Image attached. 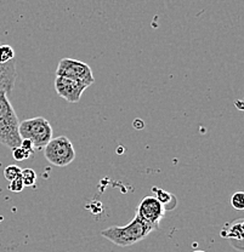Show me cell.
I'll return each instance as SVG.
<instances>
[{
  "label": "cell",
  "mask_w": 244,
  "mask_h": 252,
  "mask_svg": "<svg viewBox=\"0 0 244 252\" xmlns=\"http://www.w3.org/2000/svg\"><path fill=\"white\" fill-rule=\"evenodd\" d=\"M152 230L153 228L136 215L127 225H123V227L112 225L107 229L101 230V235L113 243L114 245L127 248L143 240Z\"/></svg>",
  "instance_id": "6da1fadb"
},
{
  "label": "cell",
  "mask_w": 244,
  "mask_h": 252,
  "mask_svg": "<svg viewBox=\"0 0 244 252\" xmlns=\"http://www.w3.org/2000/svg\"><path fill=\"white\" fill-rule=\"evenodd\" d=\"M18 117L6 91L0 90V143L10 149L21 146Z\"/></svg>",
  "instance_id": "7a4b0ae2"
},
{
  "label": "cell",
  "mask_w": 244,
  "mask_h": 252,
  "mask_svg": "<svg viewBox=\"0 0 244 252\" xmlns=\"http://www.w3.org/2000/svg\"><path fill=\"white\" fill-rule=\"evenodd\" d=\"M20 136L22 140H28L33 148L41 149L52 138V127L45 118L35 117L26 119L18 126Z\"/></svg>",
  "instance_id": "3957f363"
},
{
  "label": "cell",
  "mask_w": 244,
  "mask_h": 252,
  "mask_svg": "<svg viewBox=\"0 0 244 252\" xmlns=\"http://www.w3.org/2000/svg\"><path fill=\"white\" fill-rule=\"evenodd\" d=\"M75 151L72 142L66 136L52 137L44 147V157L50 164L57 167H65L75 159Z\"/></svg>",
  "instance_id": "277c9868"
},
{
  "label": "cell",
  "mask_w": 244,
  "mask_h": 252,
  "mask_svg": "<svg viewBox=\"0 0 244 252\" xmlns=\"http://www.w3.org/2000/svg\"><path fill=\"white\" fill-rule=\"evenodd\" d=\"M56 75L74 79V80L85 84L88 88L95 83V78H94L90 65L86 64L85 62L79 61V60L67 59V57L62 59L57 64Z\"/></svg>",
  "instance_id": "5b68a950"
},
{
  "label": "cell",
  "mask_w": 244,
  "mask_h": 252,
  "mask_svg": "<svg viewBox=\"0 0 244 252\" xmlns=\"http://www.w3.org/2000/svg\"><path fill=\"white\" fill-rule=\"evenodd\" d=\"M138 216L148 223L153 230H156L159 228V223L165 216V206L157 196H146L139 204Z\"/></svg>",
  "instance_id": "8992f818"
},
{
  "label": "cell",
  "mask_w": 244,
  "mask_h": 252,
  "mask_svg": "<svg viewBox=\"0 0 244 252\" xmlns=\"http://www.w3.org/2000/svg\"><path fill=\"white\" fill-rule=\"evenodd\" d=\"M88 89L85 84L74 79L60 77L56 75L55 79V90L56 93L70 103H78L80 101V97L84 91Z\"/></svg>",
  "instance_id": "52a82bcc"
},
{
  "label": "cell",
  "mask_w": 244,
  "mask_h": 252,
  "mask_svg": "<svg viewBox=\"0 0 244 252\" xmlns=\"http://www.w3.org/2000/svg\"><path fill=\"white\" fill-rule=\"evenodd\" d=\"M16 61H11L5 64H0V90L6 91L9 94L12 93L16 80Z\"/></svg>",
  "instance_id": "ba28073f"
},
{
  "label": "cell",
  "mask_w": 244,
  "mask_h": 252,
  "mask_svg": "<svg viewBox=\"0 0 244 252\" xmlns=\"http://www.w3.org/2000/svg\"><path fill=\"white\" fill-rule=\"evenodd\" d=\"M222 238L231 239V240L243 241L244 240V232L242 228V220H235L231 225H228L226 229L221 230Z\"/></svg>",
  "instance_id": "9c48e42d"
},
{
  "label": "cell",
  "mask_w": 244,
  "mask_h": 252,
  "mask_svg": "<svg viewBox=\"0 0 244 252\" xmlns=\"http://www.w3.org/2000/svg\"><path fill=\"white\" fill-rule=\"evenodd\" d=\"M34 148L28 140H22L21 142V146L16 147V148L12 149V156L14 159L17 161H23V160L28 159L31 156H33Z\"/></svg>",
  "instance_id": "30bf717a"
},
{
  "label": "cell",
  "mask_w": 244,
  "mask_h": 252,
  "mask_svg": "<svg viewBox=\"0 0 244 252\" xmlns=\"http://www.w3.org/2000/svg\"><path fill=\"white\" fill-rule=\"evenodd\" d=\"M15 60L14 47L7 44H0V64H5Z\"/></svg>",
  "instance_id": "8fae6325"
},
{
  "label": "cell",
  "mask_w": 244,
  "mask_h": 252,
  "mask_svg": "<svg viewBox=\"0 0 244 252\" xmlns=\"http://www.w3.org/2000/svg\"><path fill=\"white\" fill-rule=\"evenodd\" d=\"M21 178H22V182L25 185V187H33L36 182V173L32 169L22 170Z\"/></svg>",
  "instance_id": "7c38bea8"
},
{
  "label": "cell",
  "mask_w": 244,
  "mask_h": 252,
  "mask_svg": "<svg viewBox=\"0 0 244 252\" xmlns=\"http://www.w3.org/2000/svg\"><path fill=\"white\" fill-rule=\"evenodd\" d=\"M21 172H22V169H20L16 165H9V166H6L4 169V177L5 180H7L10 182V181L15 180V178L20 177Z\"/></svg>",
  "instance_id": "4fadbf2b"
},
{
  "label": "cell",
  "mask_w": 244,
  "mask_h": 252,
  "mask_svg": "<svg viewBox=\"0 0 244 252\" xmlns=\"http://www.w3.org/2000/svg\"><path fill=\"white\" fill-rule=\"evenodd\" d=\"M231 205L233 209L238 210V211H243L244 210V191H236L232 196H231Z\"/></svg>",
  "instance_id": "5bb4252c"
},
{
  "label": "cell",
  "mask_w": 244,
  "mask_h": 252,
  "mask_svg": "<svg viewBox=\"0 0 244 252\" xmlns=\"http://www.w3.org/2000/svg\"><path fill=\"white\" fill-rule=\"evenodd\" d=\"M152 190L156 191L157 198H158V200L161 201V203L164 205V206H165V205L170 204V201H172V200H175V198L173 196V194L168 193V191L162 190V189H159V188H153Z\"/></svg>",
  "instance_id": "9a60e30c"
},
{
  "label": "cell",
  "mask_w": 244,
  "mask_h": 252,
  "mask_svg": "<svg viewBox=\"0 0 244 252\" xmlns=\"http://www.w3.org/2000/svg\"><path fill=\"white\" fill-rule=\"evenodd\" d=\"M23 188H25V185H23L21 176H20V177L15 178V180L10 181L9 189L11 191H14V193H20V191L23 190Z\"/></svg>",
  "instance_id": "2e32d148"
},
{
  "label": "cell",
  "mask_w": 244,
  "mask_h": 252,
  "mask_svg": "<svg viewBox=\"0 0 244 252\" xmlns=\"http://www.w3.org/2000/svg\"><path fill=\"white\" fill-rule=\"evenodd\" d=\"M242 228H243V232H244V220H242Z\"/></svg>",
  "instance_id": "e0dca14e"
},
{
  "label": "cell",
  "mask_w": 244,
  "mask_h": 252,
  "mask_svg": "<svg viewBox=\"0 0 244 252\" xmlns=\"http://www.w3.org/2000/svg\"><path fill=\"white\" fill-rule=\"evenodd\" d=\"M193 252H206V251H193Z\"/></svg>",
  "instance_id": "ac0fdd59"
}]
</instances>
